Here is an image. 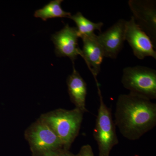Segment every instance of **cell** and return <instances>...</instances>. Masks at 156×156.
I'll return each mask as SVG.
<instances>
[{"label":"cell","instance_id":"obj_9","mask_svg":"<svg viewBox=\"0 0 156 156\" xmlns=\"http://www.w3.org/2000/svg\"><path fill=\"white\" fill-rule=\"evenodd\" d=\"M79 38L76 27H71L68 24L53 34L51 39L55 46L56 56L68 57L74 64L78 56L81 55V50L78 45Z\"/></svg>","mask_w":156,"mask_h":156},{"label":"cell","instance_id":"obj_8","mask_svg":"<svg viewBox=\"0 0 156 156\" xmlns=\"http://www.w3.org/2000/svg\"><path fill=\"white\" fill-rule=\"evenodd\" d=\"M126 23L125 20L119 19L106 31L96 35L105 57L116 58L122 49L126 41Z\"/></svg>","mask_w":156,"mask_h":156},{"label":"cell","instance_id":"obj_12","mask_svg":"<svg viewBox=\"0 0 156 156\" xmlns=\"http://www.w3.org/2000/svg\"><path fill=\"white\" fill-rule=\"evenodd\" d=\"M63 2L62 0L51 1L42 9L37 10L34 16L37 18H41L44 21L57 17L69 18L72 15L71 13L64 11L62 8L61 3Z\"/></svg>","mask_w":156,"mask_h":156},{"label":"cell","instance_id":"obj_13","mask_svg":"<svg viewBox=\"0 0 156 156\" xmlns=\"http://www.w3.org/2000/svg\"><path fill=\"white\" fill-rule=\"evenodd\" d=\"M69 18L75 23L78 35L80 38L95 34V30H98L101 32V28L104 25L102 22L94 23L90 21L80 12L71 15Z\"/></svg>","mask_w":156,"mask_h":156},{"label":"cell","instance_id":"obj_1","mask_svg":"<svg viewBox=\"0 0 156 156\" xmlns=\"http://www.w3.org/2000/svg\"><path fill=\"white\" fill-rule=\"evenodd\" d=\"M115 125L126 139L135 140L156 125V104L130 92L119 95L116 103Z\"/></svg>","mask_w":156,"mask_h":156},{"label":"cell","instance_id":"obj_3","mask_svg":"<svg viewBox=\"0 0 156 156\" xmlns=\"http://www.w3.org/2000/svg\"><path fill=\"white\" fill-rule=\"evenodd\" d=\"M99 106L93 131V136L97 142L100 156H109L110 152L119 143L115 125L112 117L111 110L107 106L101 95L99 83H97Z\"/></svg>","mask_w":156,"mask_h":156},{"label":"cell","instance_id":"obj_15","mask_svg":"<svg viewBox=\"0 0 156 156\" xmlns=\"http://www.w3.org/2000/svg\"><path fill=\"white\" fill-rule=\"evenodd\" d=\"M43 156H75L73 155L72 154L68 152L67 149H62L60 150L56 151L53 152L45 155Z\"/></svg>","mask_w":156,"mask_h":156},{"label":"cell","instance_id":"obj_6","mask_svg":"<svg viewBox=\"0 0 156 156\" xmlns=\"http://www.w3.org/2000/svg\"><path fill=\"white\" fill-rule=\"evenodd\" d=\"M128 6L136 24L156 45V5L154 0H129Z\"/></svg>","mask_w":156,"mask_h":156},{"label":"cell","instance_id":"obj_11","mask_svg":"<svg viewBox=\"0 0 156 156\" xmlns=\"http://www.w3.org/2000/svg\"><path fill=\"white\" fill-rule=\"evenodd\" d=\"M68 91L71 101L83 112H88L86 108L87 84L73 64V72L67 79Z\"/></svg>","mask_w":156,"mask_h":156},{"label":"cell","instance_id":"obj_2","mask_svg":"<svg viewBox=\"0 0 156 156\" xmlns=\"http://www.w3.org/2000/svg\"><path fill=\"white\" fill-rule=\"evenodd\" d=\"M83 114L76 108L72 110L58 108L42 114L40 119L53 130L67 150L79 134Z\"/></svg>","mask_w":156,"mask_h":156},{"label":"cell","instance_id":"obj_4","mask_svg":"<svg viewBox=\"0 0 156 156\" xmlns=\"http://www.w3.org/2000/svg\"><path fill=\"white\" fill-rule=\"evenodd\" d=\"M122 83L130 92L148 99L156 98V71L150 68L136 66L123 70Z\"/></svg>","mask_w":156,"mask_h":156},{"label":"cell","instance_id":"obj_5","mask_svg":"<svg viewBox=\"0 0 156 156\" xmlns=\"http://www.w3.org/2000/svg\"><path fill=\"white\" fill-rule=\"evenodd\" d=\"M24 135L35 156H44L64 148L57 135L40 118L27 129Z\"/></svg>","mask_w":156,"mask_h":156},{"label":"cell","instance_id":"obj_10","mask_svg":"<svg viewBox=\"0 0 156 156\" xmlns=\"http://www.w3.org/2000/svg\"><path fill=\"white\" fill-rule=\"evenodd\" d=\"M95 34L82 37L83 48L80 56L84 58L95 82L101 71V65L105 57L103 49L98 41Z\"/></svg>","mask_w":156,"mask_h":156},{"label":"cell","instance_id":"obj_14","mask_svg":"<svg viewBox=\"0 0 156 156\" xmlns=\"http://www.w3.org/2000/svg\"><path fill=\"white\" fill-rule=\"evenodd\" d=\"M78 156H94L91 146L89 144L83 146L81 147Z\"/></svg>","mask_w":156,"mask_h":156},{"label":"cell","instance_id":"obj_7","mask_svg":"<svg viewBox=\"0 0 156 156\" xmlns=\"http://www.w3.org/2000/svg\"><path fill=\"white\" fill-rule=\"evenodd\" d=\"M125 37L136 58L143 59L151 57L156 59V52L151 40L136 24L133 16L126 21Z\"/></svg>","mask_w":156,"mask_h":156}]
</instances>
